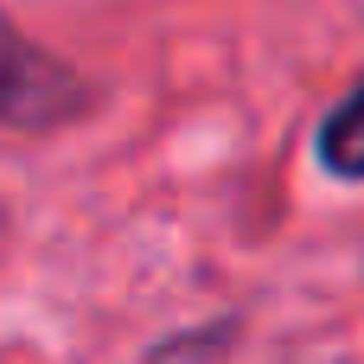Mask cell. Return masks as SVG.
Here are the masks:
<instances>
[{
    "label": "cell",
    "mask_w": 364,
    "mask_h": 364,
    "mask_svg": "<svg viewBox=\"0 0 364 364\" xmlns=\"http://www.w3.org/2000/svg\"><path fill=\"white\" fill-rule=\"evenodd\" d=\"M90 109H96V83L70 58L19 32V19L0 6V128L45 141V134L77 128Z\"/></svg>",
    "instance_id": "1"
},
{
    "label": "cell",
    "mask_w": 364,
    "mask_h": 364,
    "mask_svg": "<svg viewBox=\"0 0 364 364\" xmlns=\"http://www.w3.org/2000/svg\"><path fill=\"white\" fill-rule=\"evenodd\" d=\"M314 154H320V166H326L333 179H346V186H358V179H364V83L326 115V122H320Z\"/></svg>",
    "instance_id": "2"
}]
</instances>
